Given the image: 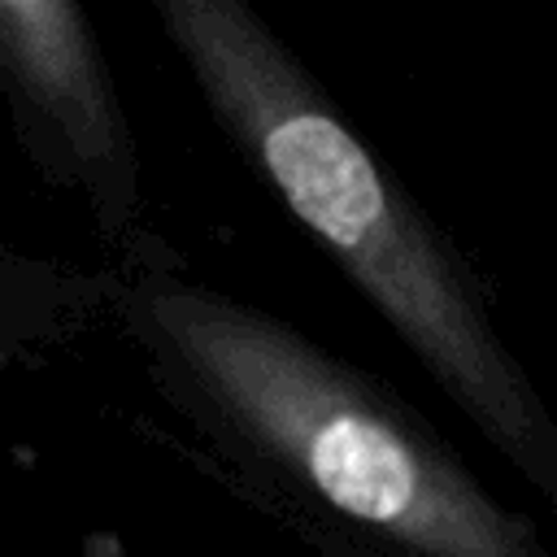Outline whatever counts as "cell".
I'll list each match as a JSON object with an SVG mask.
<instances>
[{
    "label": "cell",
    "instance_id": "obj_3",
    "mask_svg": "<svg viewBox=\"0 0 557 557\" xmlns=\"http://www.w3.org/2000/svg\"><path fill=\"white\" fill-rule=\"evenodd\" d=\"M0 100L30 170L74 191L100 244L126 261L157 239L144 226L139 144L87 13L70 0H0Z\"/></svg>",
    "mask_w": 557,
    "mask_h": 557
},
{
    "label": "cell",
    "instance_id": "obj_1",
    "mask_svg": "<svg viewBox=\"0 0 557 557\" xmlns=\"http://www.w3.org/2000/svg\"><path fill=\"white\" fill-rule=\"evenodd\" d=\"M104 305L196 457L322 557H557L400 392L161 239Z\"/></svg>",
    "mask_w": 557,
    "mask_h": 557
},
{
    "label": "cell",
    "instance_id": "obj_2",
    "mask_svg": "<svg viewBox=\"0 0 557 557\" xmlns=\"http://www.w3.org/2000/svg\"><path fill=\"white\" fill-rule=\"evenodd\" d=\"M152 17L252 178L557 518V413L466 252L248 0H152Z\"/></svg>",
    "mask_w": 557,
    "mask_h": 557
}]
</instances>
